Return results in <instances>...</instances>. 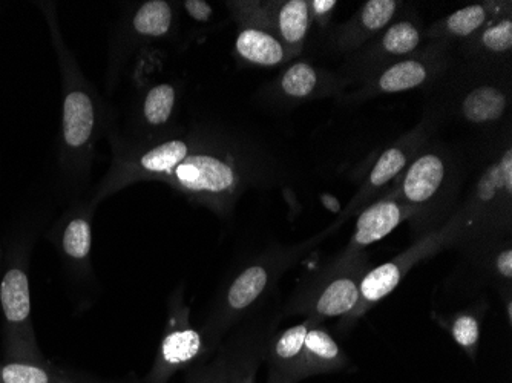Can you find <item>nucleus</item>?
Instances as JSON below:
<instances>
[{
  "label": "nucleus",
  "instance_id": "nucleus-31",
  "mask_svg": "<svg viewBox=\"0 0 512 383\" xmlns=\"http://www.w3.org/2000/svg\"><path fill=\"white\" fill-rule=\"evenodd\" d=\"M336 7L335 0H315L310 4V8H312L313 13H315L316 17H324L333 11V8Z\"/></svg>",
  "mask_w": 512,
  "mask_h": 383
},
{
  "label": "nucleus",
  "instance_id": "nucleus-28",
  "mask_svg": "<svg viewBox=\"0 0 512 383\" xmlns=\"http://www.w3.org/2000/svg\"><path fill=\"white\" fill-rule=\"evenodd\" d=\"M483 45L494 53H505L512 46L511 19L500 20L483 33Z\"/></svg>",
  "mask_w": 512,
  "mask_h": 383
},
{
  "label": "nucleus",
  "instance_id": "nucleus-19",
  "mask_svg": "<svg viewBox=\"0 0 512 383\" xmlns=\"http://www.w3.org/2000/svg\"><path fill=\"white\" fill-rule=\"evenodd\" d=\"M427 80V69L422 63L405 60L391 66L379 79V88L384 92H402L417 88Z\"/></svg>",
  "mask_w": 512,
  "mask_h": 383
},
{
  "label": "nucleus",
  "instance_id": "nucleus-15",
  "mask_svg": "<svg viewBox=\"0 0 512 383\" xmlns=\"http://www.w3.org/2000/svg\"><path fill=\"white\" fill-rule=\"evenodd\" d=\"M266 345L244 344L227 347L226 383H256V374L264 361Z\"/></svg>",
  "mask_w": 512,
  "mask_h": 383
},
{
  "label": "nucleus",
  "instance_id": "nucleus-21",
  "mask_svg": "<svg viewBox=\"0 0 512 383\" xmlns=\"http://www.w3.org/2000/svg\"><path fill=\"white\" fill-rule=\"evenodd\" d=\"M318 77H316L315 69L307 63H296L287 69L286 74L281 80V88L284 94L293 97V99H304L307 95L312 94L315 89Z\"/></svg>",
  "mask_w": 512,
  "mask_h": 383
},
{
  "label": "nucleus",
  "instance_id": "nucleus-6",
  "mask_svg": "<svg viewBox=\"0 0 512 383\" xmlns=\"http://www.w3.org/2000/svg\"><path fill=\"white\" fill-rule=\"evenodd\" d=\"M347 364V356L342 353L335 339L327 331L312 325L302 348L298 382L307 377L336 373L344 370Z\"/></svg>",
  "mask_w": 512,
  "mask_h": 383
},
{
  "label": "nucleus",
  "instance_id": "nucleus-5",
  "mask_svg": "<svg viewBox=\"0 0 512 383\" xmlns=\"http://www.w3.org/2000/svg\"><path fill=\"white\" fill-rule=\"evenodd\" d=\"M211 353L201 331L189 325L186 315L172 319L165 338L158 347L148 383H169V380Z\"/></svg>",
  "mask_w": 512,
  "mask_h": 383
},
{
  "label": "nucleus",
  "instance_id": "nucleus-17",
  "mask_svg": "<svg viewBox=\"0 0 512 383\" xmlns=\"http://www.w3.org/2000/svg\"><path fill=\"white\" fill-rule=\"evenodd\" d=\"M310 28V4L304 0H290L278 13V31L284 42L299 45Z\"/></svg>",
  "mask_w": 512,
  "mask_h": 383
},
{
  "label": "nucleus",
  "instance_id": "nucleus-30",
  "mask_svg": "<svg viewBox=\"0 0 512 383\" xmlns=\"http://www.w3.org/2000/svg\"><path fill=\"white\" fill-rule=\"evenodd\" d=\"M497 270H499L500 275L503 278L511 279L512 278V250L506 249L500 253L499 258H497L496 262Z\"/></svg>",
  "mask_w": 512,
  "mask_h": 383
},
{
  "label": "nucleus",
  "instance_id": "nucleus-10",
  "mask_svg": "<svg viewBox=\"0 0 512 383\" xmlns=\"http://www.w3.org/2000/svg\"><path fill=\"white\" fill-rule=\"evenodd\" d=\"M312 322L306 321L295 327L287 328L278 334L269 345L264 348V361L269 364L270 370L289 377L298 383V367L301 361L302 348L306 342Z\"/></svg>",
  "mask_w": 512,
  "mask_h": 383
},
{
  "label": "nucleus",
  "instance_id": "nucleus-11",
  "mask_svg": "<svg viewBox=\"0 0 512 383\" xmlns=\"http://www.w3.org/2000/svg\"><path fill=\"white\" fill-rule=\"evenodd\" d=\"M444 174V161L437 155L427 154L417 158L405 175L402 187L405 198L413 204H422L430 200L442 184Z\"/></svg>",
  "mask_w": 512,
  "mask_h": 383
},
{
  "label": "nucleus",
  "instance_id": "nucleus-12",
  "mask_svg": "<svg viewBox=\"0 0 512 383\" xmlns=\"http://www.w3.org/2000/svg\"><path fill=\"white\" fill-rule=\"evenodd\" d=\"M235 50L250 65L276 66L286 60L283 43L261 28H243L238 34Z\"/></svg>",
  "mask_w": 512,
  "mask_h": 383
},
{
  "label": "nucleus",
  "instance_id": "nucleus-18",
  "mask_svg": "<svg viewBox=\"0 0 512 383\" xmlns=\"http://www.w3.org/2000/svg\"><path fill=\"white\" fill-rule=\"evenodd\" d=\"M175 108V88L169 83L152 86L143 100V118L151 128L166 125Z\"/></svg>",
  "mask_w": 512,
  "mask_h": 383
},
{
  "label": "nucleus",
  "instance_id": "nucleus-16",
  "mask_svg": "<svg viewBox=\"0 0 512 383\" xmlns=\"http://www.w3.org/2000/svg\"><path fill=\"white\" fill-rule=\"evenodd\" d=\"M62 376L48 362L8 361L0 364V383H60Z\"/></svg>",
  "mask_w": 512,
  "mask_h": 383
},
{
  "label": "nucleus",
  "instance_id": "nucleus-23",
  "mask_svg": "<svg viewBox=\"0 0 512 383\" xmlns=\"http://www.w3.org/2000/svg\"><path fill=\"white\" fill-rule=\"evenodd\" d=\"M407 164V157L398 148H391L385 151L379 158L376 166L373 167L370 175L371 186L381 187L396 177Z\"/></svg>",
  "mask_w": 512,
  "mask_h": 383
},
{
  "label": "nucleus",
  "instance_id": "nucleus-8",
  "mask_svg": "<svg viewBox=\"0 0 512 383\" xmlns=\"http://www.w3.org/2000/svg\"><path fill=\"white\" fill-rule=\"evenodd\" d=\"M364 276L356 272H344L333 276L312 299L310 310L318 318H336L355 310L359 301V285Z\"/></svg>",
  "mask_w": 512,
  "mask_h": 383
},
{
  "label": "nucleus",
  "instance_id": "nucleus-29",
  "mask_svg": "<svg viewBox=\"0 0 512 383\" xmlns=\"http://www.w3.org/2000/svg\"><path fill=\"white\" fill-rule=\"evenodd\" d=\"M184 8L188 11L189 16L197 22H209L212 14H214L211 5L203 2V0H186Z\"/></svg>",
  "mask_w": 512,
  "mask_h": 383
},
{
  "label": "nucleus",
  "instance_id": "nucleus-20",
  "mask_svg": "<svg viewBox=\"0 0 512 383\" xmlns=\"http://www.w3.org/2000/svg\"><path fill=\"white\" fill-rule=\"evenodd\" d=\"M511 195L512 192V152L506 151L502 160L494 164L490 171L486 172L479 184V197L482 201H490L496 197L497 192Z\"/></svg>",
  "mask_w": 512,
  "mask_h": 383
},
{
  "label": "nucleus",
  "instance_id": "nucleus-25",
  "mask_svg": "<svg viewBox=\"0 0 512 383\" xmlns=\"http://www.w3.org/2000/svg\"><path fill=\"white\" fill-rule=\"evenodd\" d=\"M451 336L457 345L474 356L480 339V324L473 315H459L451 325Z\"/></svg>",
  "mask_w": 512,
  "mask_h": 383
},
{
  "label": "nucleus",
  "instance_id": "nucleus-14",
  "mask_svg": "<svg viewBox=\"0 0 512 383\" xmlns=\"http://www.w3.org/2000/svg\"><path fill=\"white\" fill-rule=\"evenodd\" d=\"M506 108V97L493 86H480L463 100V115L473 123L494 122L502 117Z\"/></svg>",
  "mask_w": 512,
  "mask_h": 383
},
{
  "label": "nucleus",
  "instance_id": "nucleus-27",
  "mask_svg": "<svg viewBox=\"0 0 512 383\" xmlns=\"http://www.w3.org/2000/svg\"><path fill=\"white\" fill-rule=\"evenodd\" d=\"M227 379V348L221 351L214 361L201 364L188 374L186 383H226Z\"/></svg>",
  "mask_w": 512,
  "mask_h": 383
},
{
  "label": "nucleus",
  "instance_id": "nucleus-4",
  "mask_svg": "<svg viewBox=\"0 0 512 383\" xmlns=\"http://www.w3.org/2000/svg\"><path fill=\"white\" fill-rule=\"evenodd\" d=\"M283 262L275 258L253 262L252 266L246 267L227 287L214 321L207 325L203 333L209 351L215 348L218 339L230 325L234 324L235 319L243 316L263 298Z\"/></svg>",
  "mask_w": 512,
  "mask_h": 383
},
{
  "label": "nucleus",
  "instance_id": "nucleus-1",
  "mask_svg": "<svg viewBox=\"0 0 512 383\" xmlns=\"http://www.w3.org/2000/svg\"><path fill=\"white\" fill-rule=\"evenodd\" d=\"M63 83L60 166L74 183L88 180L100 129L99 97L80 71L56 19L53 5H42Z\"/></svg>",
  "mask_w": 512,
  "mask_h": 383
},
{
  "label": "nucleus",
  "instance_id": "nucleus-32",
  "mask_svg": "<svg viewBox=\"0 0 512 383\" xmlns=\"http://www.w3.org/2000/svg\"><path fill=\"white\" fill-rule=\"evenodd\" d=\"M267 383H295L289 377L283 376V374L276 373V371L269 370V379Z\"/></svg>",
  "mask_w": 512,
  "mask_h": 383
},
{
  "label": "nucleus",
  "instance_id": "nucleus-2",
  "mask_svg": "<svg viewBox=\"0 0 512 383\" xmlns=\"http://www.w3.org/2000/svg\"><path fill=\"white\" fill-rule=\"evenodd\" d=\"M240 167L234 158L211 151H192L160 181L206 206L223 210L240 192Z\"/></svg>",
  "mask_w": 512,
  "mask_h": 383
},
{
  "label": "nucleus",
  "instance_id": "nucleus-22",
  "mask_svg": "<svg viewBox=\"0 0 512 383\" xmlns=\"http://www.w3.org/2000/svg\"><path fill=\"white\" fill-rule=\"evenodd\" d=\"M421 42L419 31L410 22H399L387 31L384 37V48L390 54H408L416 50Z\"/></svg>",
  "mask_w": 512,
  "mask_h": 383
},
{
  "label": "nucleus",
  "instance_id": "nucleus-33",
  "mask_svg": "<svg viewBox=\"0 0 512 383\" xmlns=\"http://www.w3.org/2000/svg\"><path fill=\"white\" fill-rule=\"evenodd\" d=\"M60 383H76V382H74L73 379H69L68 376H65V374H63L62 379H60Z\"/></svg>",
  "mask_w": 512,
  "mask_h": 383
},
{
  "label": "nucleus",
  "instance_id": "nucleus-13",
  "mask_svg": "<svg viewBox=\"0 0 512 383\" xmlns=\"http://www.w3.org/2000/svg\"><path fill=\"white\" fill-rule=\"evenodd\" d=\"M174 11L165 0H148L132 16V33L142 39H160L171 31Z\"/></svg>",
  "mask_w": 512,
  "mask_h": 383
},
{
  "label": "nucleus",
  "instance_id": "nucleus-7",
  "mask_svg": "<svg viewBox=\"0 0 512 383\" xmlns=\"http://www.w3.org/2000/svg\"><path fill=\"white\" fill-rule=\"evenodd\" d=\"M410 212V207L402 206L393 200L379 201L368 207L356 223L352 249L361 250L373 243H378L385 236L390 235L402 221L407 220Z\"/></svg>",
  "mask_w": 512,
  "mask_h": 383
},
{
  "label": "nucleus",
  "instance_id": "nucleus-26",
  "mask_svg": "<svg viewBox=\"0 0 512 383\" xmlns=\"http://www.w3.org/2000/svg\"><path fill=\"white\" fill-rule=\"evenodd\" d=\"M398 4L393 0H370L362 8V23L365 30L378 31L384 28L391 19Z\"/></svg>",
  "mask_w": 512,
  "mask_h": 383
},
{
  "label": "nucleus",
  "instance_id": "nucleus-9",
  "mask_svg": "<svg viewBox=\"0 0 512 383\" xmlns=\"http://www.w3.org/2000/svg\"><path fill=\"white\" fill-rule=\"evenodd\" d=\"M94 204L71 213L59 233V249L69 264L85 270L89 266L92 247V215Z\"/></svg>",
  "mask_w": 512,
  "mask_h": 383
},
{
  "label": "nucleus",
  "instance_id": "nucleus-3",
  "mask_svg": "<svg viewBox=\"0 0 512 383\" xmlns=\"http://www.w3.org/2000/svg\"><path fill=\"white\" fill-rule=\"evenodd\" d=\"M4 347L8 361L46 362L31 319L30 279L23 259H14L0 281Z\"/></svg>",
  "mask_w": 512,
  "mask_h": 383
},
{
  "label": "nucleus",
  "instance_id": "nucleus-24",
  "mask_svg": "<svg viewBox=\"0 0 512 383\" xmlns=\"http://www.w3.org/2000/svg\"><path fill=\"white\" fill-rule=\"evenodd\" d=\"M485 19L486 13L483 7L471 5V7L463 8L448 17V31L456 36H468V34L479 30Z\"/></svg>",
  "mask_w": 512,
  "mask_h": 383
}]
</instances>
